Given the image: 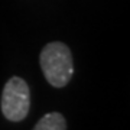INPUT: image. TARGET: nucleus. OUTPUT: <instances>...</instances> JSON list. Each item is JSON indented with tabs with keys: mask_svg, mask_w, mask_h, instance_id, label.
Masks as SVG:
<instances>
[{
	"mask_svg": "<svg viewBox=\"0 0 130 130\" xmlns=\"http://www.w3.org/2000/svg\"><path fill=\"white\" fill-rule=\"evenodd\" d=\"M30 108V91L28 83L20 77H12L2 93V111L10 121H22Z\"/></svg>",
	"mask_w": 130,
	"mask_h": 130,
	"instance_id": "obj_2",
	"label": "nucleus"
},
{
	"mask_svg": "<svg viewBox=\"0 0 130 130\" xmlns=\"http://www.w3.org/2000/svg\"><path fill=\"white\" fill-rule=\"evenodd\" d=\"M45 78L52 87L62 88L74 74V61L70 48L62 42H51L43 46L39 56Z\"/></svg>",
	"mask_w": 130,
	"mask_h": 130,
	"instance_id": "obj_1",
	"label": "nucleus"
},
{
	"mask_svg": "<svg viewBox=\"0 0 130 130\" xmlns=\"http://www.w3.org/2000/svg\"><path fill=\"white\" fill-rule=\"evenodd\" d=\"M33 130H67V120L61 113H48L38 121Z\"/></svg>",
	"mask_w": 130,
	"mask_h": 130,
	"instance_id": "obj_3",
	"label": "nucleus"
}]
</instances>
